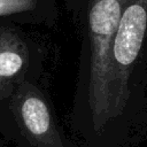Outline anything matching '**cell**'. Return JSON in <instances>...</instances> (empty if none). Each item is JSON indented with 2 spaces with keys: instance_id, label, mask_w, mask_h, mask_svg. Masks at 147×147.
<instances>
[{
  "instance_id": "1",
  "label": "cell",
  "mask_w": 147,
  "mask_h": 147,
  "mask_svg": "<svg viewBox=\"0 0 147 147\" xmlns=\"http://www.w3.org/2000/svg\"><path fill=\"white\" fill-rule=\"evenodd\" d=\"M11 110L25 139L34 147H65L42 93L21 83L13 93Z\"/></svg>"
},
{
  "instance_id": "3",
  "label": "cell",
  "mask_w": 147,
  "mask_h": 147,
  "mask_svg": "<svg viewBox=\"0 0 147 147\" xmlns=\"http://www.w3.org/2000/svg\"><path fill=\"white\" fill-rule=\"evenodd\" d=\"M56 14V0H0V18L47 21Z\"/></svg>"
},
{
  "instance_id": "2",
  "label": "cell",
  "mask_w": 147,
  "mask_h": 147,
  "mask_svg": "<svg viewBox=\"0 0 147 147\" xmlns=\"http://www.w3.org/2000/svg\"><path fill=\"white\" fill-rule=\"evenodd\" d=\"M30 62V49L14 28L0 25V100L10 96Z\"/></svg>"
}]
</instances>
